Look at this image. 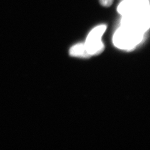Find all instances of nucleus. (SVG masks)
<instances>
[{
	"mask_svg": "<svg viewBox=\"0 0 150 150\" xmlns=\"http://www.w3.org/2000/svg\"><path fill=\"white\" fill-rule=\"evenodd\" d=\"M144 35V33L133 28L121 25L114 35L113 43L115 46L119 49L130 50L142 41Z\"/></svg>",
	"mask_w": 150,
	"mask_h": 150,
	"instance_id": "obj_1",
	"label": "nucleus"
},
{
	"mask_svg": "<svg viewBox=\"0 0 150 150\" xmlns=\"http://www.w3.org/2000/svg\"><path fill=\"white\" fill-rule=\"evenodd\" d=\"M106 30V26L102 25L98 26L89 33L84 43L88 53L90 56L101 53L104 50V45L101 41V38Z\"/></svg>",
	"mask_w": 150,
	"mask_h": 150,
	"instance_id": "obj_2",
	"label": "nucleus"
},
{
	"mask_svg": "<svg viewBox=\"0 0 150 150\" xmlns=\"http://www.w3.org/2000/svg\"><path fill=\"white\" fill-rule=\"evenodd\" d=\"M113 1L114 0H100V2L102 6L105 7H109L111 5Z\"/></svg>",
	"mask_w": 150,
	"mask_h": 150,
	"instance_id": "obj_5",
	"label": "nucleus"
},
{
	"mask_svg": "<svg viewBox=\"0 0 150 150\" xmlns=\"http://www.w3.org/2000/svg\"><path fill=\"white\" fill-rule=\"evenodd\" d=\"M69 54L73 56L79 58H88L90 57L84 43L75 45L69 50Z\"/></svg>",
	"mask_w": 150,
	"mask_h": 150,
	"instance_id": "obj_4",
	"label": "nucleus"
},
{
	"mask_svg": "<svg viewBox=\"0 0 150 150\" xmlns=\"http://www.w3.org/2000/svg\"><path fill=\"white\" fill-rule=\"evenodd\" d=\"M149 6L148 0H124L118 7L121 15H126Z\"/></svg>",
	"mask_w": 150,
	"mask_h": 150,
	"instance_id": "obj_3",
	"label": "nucleus"
}]
</instances>
